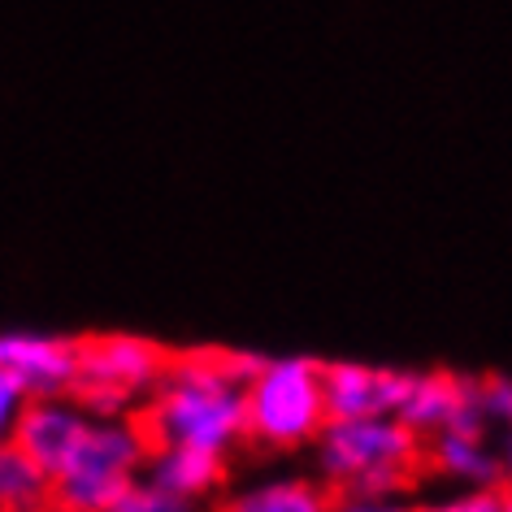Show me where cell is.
<instances>
[{
  "label": "cell",
  "instance_id": "cell-1",
  "mask_svg": "<svg viewBox=\"0 0 512 512\" xmlns=\"http://www.w3.org/2000/svg\"><path fill=\"white\" fill-rule=\"evenodd\" d=\"M261 365V356L226 348L174 352L161 387L122 417L135 426L148 460L165 447H204L230 456V447L248 443L243 387Z\"/></svg>",
  "mask_w": 512,
  "mask_h": 512
},
{
  "label": "cell",
  "instance_id": "cell-2",
  "mask_svg": "<svg viewBox=\"0 0 512 512\" xmlns=\"http://www.w3.org/2000/svg\"><path fill=\"white\" fill-rule=\"evenodd\" d=\"M313 456L339 495H400L426 465V439L400 417H339L317 434Z\"/></svg>",
  "mask_w": 512,
  "mask_h": 512
},
{
  "label": "cell",
  "instance_id": "cell-3",
  "mask_svg": "<svg viewBox=\"0 0 512 512\" xmlns=\"http://www.w3.org/2000/svg\"><path fill=\"white\" fill-rule=\"evenodd\" d=\"M243 404H248V443L265 452L313 447L330 421L322 365L309 356L265 361L243 387Z\"/></svg>",
  "mask_w": 512,
  "mask_h": 512
},
{
  "label": "cell",
  "instance_id": "cell-4",
  "mask_svg": "<svg viewBox=\"0 0 512 512\" xmlns=\"http://www.w3.org/2000/svg\"><path fill=\"white\" fill-rule=\"evenodd\" d=\"M174 348L139 335H83L74 339V378L66 387V400H74L83 413L118 417L144 404L161 387L170 369Z\"/></svg>",
  "mask_w": 512,
  "mask_h": 512
},
{
  "label": "cell",
  "instance_id": "cell-5",
  "mask_svg": "<svg viewBox=\"0 0 512 512\" xmlns=\"http://www.w3.org/2000/svg\"><path fill=\"white\" fill-rule=\"evenodd\" d=\"M148 469V452L131 421L87 426L53 478H48V508L53 512H113V504Z\"/></svg>",
  "mask_w": 512,
  "mask_h": 512
},
{
  "label": "cell",
  "instance_id": "cell-6",
  "mask_svg": "<svg viewBox=\"0 0 512 512\" xmlns=\"http://www.w3.org/2000/svg\"><path fill=\"white\" fill-rule=\"evenodd\" d=\"M87 426H92L87 413L74 400H66V395H31L14 434H9V447H18L35 469H44L53 478L66 465V456L74 452V443L83 439Z\"/></svg>",
  "mask_w": 512,
  "mask_h": 512
},
{
  "label": "cell",
  "instance_id": "cell-7",
  "mask_svg": "<svg viewBox=\"0 0 512 512\" xmlns=\"http://www.w3.org/2000/svg\"><path fill=\"white\" fill-rule=\"evenodd\" d=\"M326 378V408L330 421L339 417H395L404 404V391L413 382V369H391V365H322Z\"/></svg>",
  "mask_w": 512,
  "mask_h": 512
},
{
  "label": "cell",
  "instance_id": "cell-8",
  "mask_svg": "<svg viewBox=\"0 0 512 512\" xmlns=\"http://www.w3.org/2000/svg\"><path fill=\"white\" fill-rule=\"evenodd\" d=\"M0 369L18 374L31 395H66L74 378V339L0 335Z\"/></svg>",
  "mask_w": 512,
  "mask_h": 512
},
{
  "label": "cell",
  "instance_id": "cell-9",
  "mask_svg": "<svg viewBox=\"0 0 512 512\" xmlns=\"http://www.w3.org/2000/svg\"><path fill=\"white\" fill-rule=\"evenodd\" d=\"M226 456L222 452H204V447H165L148 460V482L165 491L178 504H196V499L213 495L226 486Z\"/></svg>",
  "mask_w": 512,
  "mask_h": 512
},
{
  "label": "cell",
  "instance_id": "cell-10",
  "mask_svg": "<svg viewBox=\"0 0 512 512\" xmlns=\"http://www.w3.org/2000/svg\"><path fill=\"white\" fill-rule=\"evenodd\" d=\"M426 465L460 486H504L499 447L486 434L469 430H439L426 439Z\"/></svg>",
  "mask_w": 512,
  "mask_h": 512
},
{
  "label": "cell",
  "instance_id": "cell-11",
  "mask_svg": "<svg viewBox=\"0 0 512 512\" xmlns=\"http://www.w3.org/2000/svg\"><path fill=\"white\" fill-rule=\"evenodd\" d=\"M335 486L309 473H283L226 495L217 512H335Z\"/></svg>",
  "mask_w": 512,
  "mask_h": 512
},
{
  "label": "cell",
  "instance_id": "cell-12",
  "mask_svg": "<svg viewBox=\"0 0 512 512\" xmlns=\"http://www.w3.org/2000/svg\"><path fill=\"white\" fill-rule=\"evenodd\" d=\"M469 404V378H456V374H417L413 369V382L404 391V404H400V417L404 426H413L421 439L447 430L452 421L460 417V408Z\"/></svg>",
  "mask_w": 512,
  "mask_h": 512
},
{
  "label": "cell",
  "instance_id": "cell-13",
  "mask_svg": "<svg viewBox=\"0 0 512 512\" xmlns=\"http://www.w3.org/2000/svg\"><path fill=\"white\" fill-rule=\"evenodd\" d=\"M40 504H48V473L5 443L0 447V512H27Z\"/></svg>",
  "mask_w": 512,
  "mask_h": 512
},
{
  "label": "cell",
  "instance_id": "cell-14",
  "mask_svg": "<svg viewBox=\"0 0 512 512\" xmlns=\"http://www.w3.org/2000/svg\"><path fill=\"white\" fill-rule=\"evenodd\" d=\"M473 395L486 417V426H504L512 430V378L491 374V378H473Z\"/></svg>",
  "mask_w": 512,
  "mask_h": 512
},
{
  "label": "cell",
  "instance_id": "cell-15",
  "mask_svg": "<svg viewBox=\"0 0 512 512\" xmlns=\"http://www.w3.org/2000/svg\"><path fill=\"white\" fill-rule=\"evenodd\" d=\"M417 512H504V486H465V491L421 504Z\"/></svg>",
  "mask_w": 512,
  "mask_h": 512
},
{
  "label": "cell",
  "instance_id": "cell-16",
  "mask_svg": "<svg viewBox=\"0 0 512 512\" xmlns=\"http://www.w3.org/2000/svg\"><path fill=\"white\" fill-rule=\"evenodd\" d=\"M27 400H31L27 382H22L18 374H9V369H0V447L9 443V434H14Z\"/></svg>",
  "mask_w": 512,
  "mask_h": 512
},
{
  "label": "cell",
  "instance_id": "cell-17",
  "mask_svg": "<svg viewBox=\"0 0 512 512\" xmlns=\"http://www.w3.org/2000/svg\"><path fill=\"white\" fill-rule=\"evenodd\" d=\"M335 512H417V504L400 495H339Z\"/></svg>",
  "mask_w": 512,
  "mask_h": 512
},
{
  "label": "cell",
  "instance_id": "cell-18",
  "mask_svg": "<svg viewBox=\"0 0 512 512\" xmlns=\"http://www.w3.org/2000/svg\"><path fill=\"white\" fill-rule=\"evenodd\" d=\"M499 465H504V486L512 482V430H504V443H499Z\"/></svg>",
  "mask_w": 512,
  "mask_h": 512
},
{
  "label": "cell",
  "instance_id": "cell-19",
  "mask_svg": "<svg viewBox=\"0 0 512 512\" xmlns=\"http://www.w3.org/2000/svg\"><path fill=\"white\" fill-rule=\"evenodd\" d=\"M504 512H512V491H504Z\"/></svg>",
  "mask_w": 512,
  "mask_h": 512
}]
</instances>
